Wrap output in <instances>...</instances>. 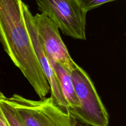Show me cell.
I'll use <instances>...</instances> for the list:
<instances>
[{
	"label": "cell",
	"instance_id": "obj_1",
	"mask_svg": "<svg viewBox=\"0 0 126 126\" xmlns=\"http://www.w3.org/2000/svg\"><path fill=\"white\" fill-rule=\"evenodd\" d=\"M22 0H0V43L40 99L50 92L25 21Z\"/></svg>",
	"mask_w": 126,
	"mask_h": 126
},
{
	"label": "cell",
	"instance_id": "obj_2",
	"mask_svg": "<svg viewBox=\"0 0 126 126\" xmlns=\"http://www.w3.org/2000/svg\"><path fill=\"white\" fill-rule=\"evenodd\" d=\"M71 76L79 106L69 113L86 125L108 126V113L88 74L77 65Z\"/></svg>",
	"mask_w": 126,
	"mask_h": 126
},
{
	"label": "cell",
	"instance_id": "obj_3",
	"mask_svg": "<svg viewBox=\"0 0 126 126\" xmlns=\"http://www.w3.org/2000/svg\"><path fill=\"white\" fill-rule=\"evenodd\" d=\"M9 100L25 126H76L71 114L50 97L33 100L14 94Z\"/></svg>",
	"mask_w": 126,
	"mask_h": 126
},
{
	"label": "cell",
	"instance_id": "obj_4",
	"mask_svg": "<svg viewBox=\"0 0 126 126\" xmlns=\"http://www.w3.org/2000/svg\"><path fill=\"white\" fill-rule=\"evenodd\" d=\"M38 9L54 22L65 35L86 39V16L78 0H35Z\"/></svg>",
	"mask_w": 126,
	"mask_h": 126
},
{
	"label": "cell",
	"instance_id": "obj_5",
	"mask_svg": "<svg viewBox=\"0 0 126 126\" xmlns=\"http://www.w3.org/2000/svg\"><path fill=\"white\" fill-rule=\"evenodd\" d=\"M36 29L48 59L61 65L71 72L77 66L64 44L57 26L43 14L33 16Z\"/></svg>",
	"mask_w": 126,
	"mask_h": 126
},
{
	"label": "cell",
	"instance_id": "obj_6",
	"mask_svg": "<svg viewBox=\"0 0 126 126\" xmlns=\"http://www.w3.org/2000/svg\"><path fill=\"white\" fill-rule=\"evenodd\" d=\"M22 5L25 21L30 36L31 40L33 45L36 55L38 58L42 71L50 87V91L51 92L50 98L55 104L66 111H68V105L64 98L57 78L54 73L49 59L46 55L44 49L41 44L34 23L33 14L31 13L28 5L23 2H22Z\"/></svg>",
	"mask_w": 126,
	"mask_h": 126
},
{
	"label": "cell",
	"instance_id": "obj_7",
	"mask_svg": "<svg viewBox=\"0 0 126 126\" xmlns=\"http://www.w3.org/2000/svg\"><path fill=\"white\" fill-rule=\"evenodd\" d=\"M49 60L59 81L64 98L68 105V111L79 107V103L73 83L71 73L58 63Z\"/></svg>",
	"mask_w": 126,
	"mask_h": 126
},
{
	"label": "cell",
	"instance_id": "obj_8",
	"mask_svg": "<svg viewBox=\"0 0 126 126\" xmlns=\"http://www.w3.org/2000/svg\"><path fill=\"white\" fill-rule=\"evenodd\" d=\"M0 111L9 126H25L8 97L0 91Z\"/></svg>",
	"mask_w": 126,
	"mask_h": 126
},
{
	"label": "cell",
	"instance_id": "obj_9",
	"mask_svg": "<svg viewBox=\"0 0 126 126\" xmlns=\"http://www.w3.org/2000/svg\"><path fill=\"white\" fill-rule=\"evenodd\" d=\"M114 1L117 0H78L81 7L87 12L104 4Z\"/></svg>",
	"mask_w": 126,
	"mask_h": 126
},
{
	"label": "cell",
	"instance_id": "obj_10",
	"mask_svg": "<svg viewBox=\"0 0 126 126\" xmlns=\"http://www.w3.org/2000/svg\"><path fill=\"white\" fill-rule=\"evenodd\" d=\"M0 126H9L7 122L5 120L3 115L0 111Z\"/></svg>",
	"mask_w": 126,
	"mask_h": 126
}]
</instances>
